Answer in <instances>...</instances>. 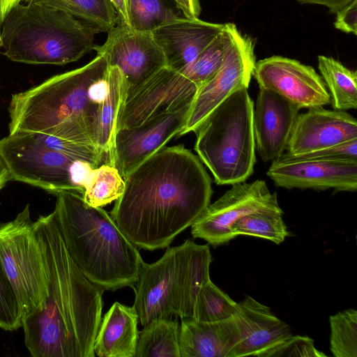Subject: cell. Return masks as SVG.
<instances>
[{"label": "cell", "mask_w": 357, "mask_h": 357, "mask_svg": "<svg viewBox=\"0 0 357 357\" xmlns=\"http://www.w3.org/2000/svg\"><path fill=\"white\" fill-rule=\"evenodd\" d=\"M110 216L137 248H167L210 204L211 179L183 144L163 147L123 178Z\"/></svg>", "instance_id": "obj_1"}, {"label": "cell", "mask_w": 357, "mask_h": 357, "mask_svg": "<svg viewBox=\"0 0 357 357\" xmlns=\"http://www.w3.org/2000/svg\"><path fill=\"white\" fill-rule=\"evenodd\" d=\"M46 258L50 282L41 310L24 318L25 345L33 357H94L103 290L70 257L54 212L33 222Z\"/></svg>", "instance_id": "obj_2"}, {"label": "cell", "mask_w": 357, "mask_h": 357, "mask_svg": "<svg viewBox=\"0 0 357 357\" xmlns=\"http://www.w3.org/2000/svg\"><path fill=\"white\" fill-rule=\"evenodd\" d=\"M109 68L107 54L97 52L82 67L13 94L9 134L43 133L96 149V117L107 93Z\"/></svg>", "instance_id": "obj_3"}, {"label": "cell", "mask_w": 357, "mask_h": 357, "mask_svg": "<svg viewBox=\"0 0 357 357\" xmlns=\"http://www.w3.org/2000/svg\"><path fill=\"white\" fill-rule=\"evenodd\" d=\"M54 213L67 251L81 273L103 291L134 287L145 264L138 248L101 207L59 190Z\"/></svg>", "instance_id": "obj_4"}, {"label": "cell", "mask_w": 357, "mask_h": 357, "mask_svg": "<svg viewBox=\"0 0 357 357\" xmlns=\"http://www.w3.org/2000/svg\"><path fill=\"white\" fill-rule=\"evenodd\" d=\"M96 26L63 10L20 3L1 24L3 54L29 64L64 65L93 50Z\"/></svg>", "instance_id": "obj_5"}, {"label": "cell", "mask_w": 357, "mask_h": 357, "mask_svg": "<svg viewBox=\"0 0 357 357\" xmlns=\"http://www.w3.org/2000/svg\"><path fill=\"white\" fill-rule=\"evenodd\" d=\"M211 261L208 245L185 240L168 248L156 261L145 263L133 287L140 324L174 316L193 319L199 291L211 280Z\"/></svg>", "instance_id": "obj_6"}, {"label": "cell", "mask_w": 357, "mask_h": 357, "mask_svg": "<svg viewBox=\"0 0 357 357\" xmlns=\"http://www.w3.org/2000/svg\"><path fill=\"white\" fill-rule=\"evenodd\" d=\"M254 102L241 88L214 108L194 130L195 151L218 185L245 182L253 174Z\"/></svg>", "instance_id": "obj_7"}, {"label": "cell", "mask_w": 357, "mask_h": 357, "mask_svg": "<svg viewBox=\"0 0 357 357\" xmlns=\"http://www.w3.org/2000/svg\"><path fill=\"white\" fill-rule=\"evenodd\" d=\"M0 260L24 318L43 309L48 295V265L30 217L29 205L0 223Z\"/></svg>", "instance_id": "obj_8"}, {"label": "cell", "mask_w": 357, "mask_h": 357, "mask_svg": "<svg viewBox=\"0 0 357 357\" xmlns=\"http://www.w3.org/2000/svg\"><path fill=\"white\" fill-rule=\"evenodd\" d=\"M0 153L13 181L50 193L73 190L81 195L97 166L42 146L26 132H16L0 139Z\"/></svg>", "instance_id": "obj_9"}, {"label": "cell", "mask_w": 357, "mask_h": 357, "mask_svg": "<svg viewBox=\"0 0 357 357\" xmlns=\"http://www.w3.org/2000/svg\"><path fill=\"white\" fill-rule=\"evenodd\" d=\"M261 211L283 213L277 193H272L264 180L234 183L192 224L191 234L217 247L236 238L231 226L237 220Z\"/></svg>", "instance_id": "obj_10"}, {"label": "cell", "mask_w": 357, "mask_h": 357, "mask_svg": "<svg viewBox=\"0 0 357 357\" xmlns=\"http://www.w3.org/2000/svg\"><path fill=\"white\" fill-rule=\"evenodd\" d=\"M256 58L253 39L234 29L232 40L216 74L197 91L185 126L178 136L194 132L219 104L236 91L248 88Z\"/></svg>", "instance_id": "obj_11"}, {"label": "cell", "mask_w": 357, "mask_h": 357, "mask_svg": "<svg viewBox=\"0 0 357 357\" xmlns=\"http://www.w3.org/2000/svg\"><path fill=\"white\" fill-rule=\"evenodd\" d=\"M199 87L183 74L165 66L128 91L117 130L135 127L158 115L191 105Z\"/></svg>", "instance_id": "obj_12"}, {"label": "cell", "mask_w": 357, "mask_h": 357, "mask_svg": "<svg viewBox=\"0 0 357 357\" xmlns=\"http://www.w3.org/2000/svg\"><path fill=\"white\" fill-rule=\"evenodd\" d=\"M259 88L278 93L300 109L331 104L322 77L310 66L281 56L256 61L253 74Z\"/></svg>", "instance_id": "obj_13"}, {"label": "cell", "mask_w": 357, "mask_h": 357, "mask_svg": "<svg viewBox=\"0 0 357 357\" xmlns=\"http://www.w3.org/2000/svg\"><path fill=\"white\" fill-rule=\"evenodd\" d=\"M93 50L107 54L109 66L119 68L130 91L166 66L164 53L151 32H141L117 23L105 42Z\"/></svg>", "instance_id": "obj_14"}, {"label": "cell", "mask_w": 357, "mask_h": 357, "mask_svg": "<svg viewBox=\"0 0 357 357\" xmlns=\"http://www.w3.org/2000/svg\"><path fill=\"white\" fill-rule=\"evenodd\" d=\"M266 174L275 185L288 190L355 192L357 159H293L280 156L272 161Z\"/></svg>", "instance_id": "obj_15"}, {"label": "cell", "mask_w": 357, "mask_h": 357, "mask_svg": "<svg viewBox=\"0 0 357 357\" xmlns=\"http://www.w3.org/2000/svg\"><path fill=\"white\" fill-rule=\"evenodd\" d=\"M191 105L158 115L142 124L117 130L114 167L124 178L140 162L183 130Z\"/></svg>", "instance_id": "obj_16"}, {"label": "cell", "mask_w": 357, "mask_h": 357, "mask_svg": "<svg viewBox=\"0 0 357 357\" xmlns=\"http://www.w3.org/2000/svg\"><path fill=\"white\" fill-rule=\"evenodd\" d=\"M357 139V121L345 111L309 108L298 114L284 154L298 155Z\"/></svg>", "instance_id": "obj_17"}, {"label": "cell", "mask_w": 357, "mask_h": 357, "mask_svg": "<svg viewBox=\"0 0 357 357\" xmlns=\"http://www.w3.org/2000/svg\"><path fill=\"white\" fill-rule=\"evenodd\" d=\"M299 110L275 91L259 88L252 119L255 149L264 162L284 153Z\"/></svg>", "instance_id": "obj_18"}, {"label": "cell", "mask_w": 357, "mask_h": 357, "mask_svg": "<svg viewBox=\"0 0 357 357\" xmlns=\"http://www.w3.org/2000/svg\"><path fill=\"white\" fill-rule=\"evenodd\" d=\"M223 28L224 24L183 17L156 29L151 33L164 53L166 66L181 73L196 59Z\"/></svg>", "instance_id": "obj_19"}, {"label": "cell", "mask_w": 357, "mask_h": 357, "mask_svg": "<svg viewBox=\"0 0 357 357\" xmlns=\"http://www.w3.org/2000/svg\"><path fill=\"white\" fill-rule=\"evenodd\" d=\"M233 318L243 340L229 357L257 356L292 335L289 325L275 317L268 306L250 296L237 303Z\"/></svg>", "instance_id": "obj_20"}, {"label": "cell", "mask_w": 357, "mask_h": 357, "mask_svg": "<svg viewBox=\"0 0 357 357\" xmlns=\"http://www.w3.org/2000/svg\"><path fill=\"white\" fill-rule=\"evenodd\" d=\"M242 340L233 317L214 322L183 318L178 333L180 357H229Z\"/></svg>", "instance_id": "obj_21"}, {"label": "cell", "mask_w": 357, "mask_h": 357, "mask_svg": "<svg viewBox=\"0 0 357 357\" xmlns=\"http://www.w3.org/2000/svg\"><path fill=\"white\" fill-rule=\"evenodd\" d=\"M139 318L135 307L115 302L104 315L93 351L99 357H135Z\"/></svg>", "instance_id": "obj_22"}, {"label": "cell", "mask_w": 357, "mask_h": 357, "mask_svg": "<svg viewBox=\"0 0 357 357\" xmlns=\"http://www.w3.org/2000/svg\"><path fill=\"white\" fill-rule=\"evenodd\" d=\"M128 89V83L119 68L109 66L107 93L98 108L94 132V146L103 164L114 166L115 137Z\"/></svg>", "instance_id": "obj_23"}, {"label": "cell", "mask_w": 357, "mask_h": 357, "mask_svg": "<svg viewBox=\"0 0 357 357\" xmlns=\"http://www.w3.org/2000/svg\"><path fill=\"white\" fill-rule=\"evenodd\" d=\"M318 68L335 110L357 108V72L333 57L318 56Z\"/></svg>", "instance_id": "obj_24"}, {"label": "cell", "mask_w": 357, "mask_h": 357, "mask_svg": "<svg viewBox=\"0 0 357 357\" xmlns=\"http://www.w3.org/2000/svg\"><path fill=\"white\" fill-rule=\"evenodd\" d=\"M178 333L176 319L150 322L138 333L135 357H180Z\"/></svg>", "instance_id": "obj_25"}, {"label": "cell", "mask_w": 357, "mask_h": 357, "mask_svg": "<svg viewBox=\"0 0 357 357\" xmlns=\"http://www.w3.org/2000/svg\"><path fill=\"white\" fill-rule=\"evenodd\" d=\"M53 7L90 23L100 32H107L118 23L116 12L109 0H24Z\"/></svg>", "instance_id": "obj_26"}, {"label": "cell", "mask_w": 357, "mask_h": 357, "mask_svg": "<svg viewBox=\"0 0 357 357\" xmlns=\"http://www.w3.org/2000/svg\"><path fill=\"white\" fill-rule=\"evenodd\" d=\"M236 28V26L233 23L224 24L222 31L196 59L180 73L195 83L199 89L221 67Z\"/></svg>", "instance_id": "obj_27"}, {"label": "cell", "mask_w": 357, "mask_h": 357, "mask_svg": "<svg viewBox=\"0 0 357 357\" xmlns=\"http://www.w3.org/2000/svg\"><path fill=\"white\" fill-rule=\"evenodd\" d=\"M129 27L141 32H152L183 17L169 0H128Z\"/></svg>", "instance_id": "obj_28"}, {"label": "cell", "mask_w": 357, "mask_h": 357, "mask_svg": "<svg viewBox=\"0 0 357 357\" xmlns=\"http://www.w3.org/2000/svg\"><path fill=\"white\" fill-rule=\"evenodd\" d=\"M125 182L113 165L102 164L92 172L84 193L85 202L94 207L104 206L123 194Z\"/></svg>", "instance_id": "obj_29"}, {"label": "cell", "mask_w": 357, "mask_h": 357, "mask_svg": "<svg viewBox=\"0 0 357 357\" xmlns=\"http://www.w3.org/2000/svg\"><path fill=\"white\" fill-rule=\"evenodd\" d=\"M283 213L261 211L248 214L231 226L235 237L248 235L260 237L280 244L290 235L282 218Z\"/></svg>", "instance_id": "obj_30"}, {"label": "cell", "mask_w": 357, "mask_h": 357, "mask_svg": "<svg viewBox=\"0 0 357 357\" xmlns=\"http://www.w3.org/2000/svg\"><path fill=\"white\" fill-rule=\"evenodd\" d=\"M236 308L237 303L210 280L199 291L192 319L204 322L227 319L233 317Z\"/></svg>", "instance_id": "obj_31"}, {"label": "cell", "mask_w": 357, "mask_h": 357, "mask_svg": "<svg viewBox=\"0 0 357 357\" xmlns=\"http://www.w3.org/2000/svg\"><path fill=\"white\" fill-rule=\"evenodd\" d=\"M330 349L335 357H357V311L348 309L329 317Z\"/></svg>", "instance_id": "obj_32"}, {"label": "cell", "mask_w": 357, "mask_h": 357, "mask_svg": "<svg viewBox=\"0 0 357 357\" xmlns=\"http://www.w3.org/2000/svg\"><path fill=\"white\" fill-rule=\"evenodd\" d=\"M22 325L20 305L0 260V328L13 331L22 327Z\"/></svg>", "instance_id": "obj_33"}, {"label": "cell", "mask_w": 357, "mask_h": 357, "mask_svg": "<svg viewBox=\"0 0 357 357\" xmlns=\"http://www.w3.org/2000/svg\"><path fill=\"white\" fill-rule=\"evenodd\" d=\"M32 139L43 146L61 152L73 158L87 161L97 167L103 164L102 159L96 149L74 143L55 136L39 132H26Z\"/></svg>", "instance_id": "obj_34"}, {"label": "cell", "mask_w": 357, "mask_h": 357, "mask_svg": "<svg viewBox=\"0 0 357 357\" xmlns=\"http://www.w3.org/2000/svg\"><path fill=\"white\" fill-rule=\"evenodd\" d=\"M289 356L323 357L326 355L315 348L312 339L305 336L291 335L257 356V357Z\"/></svg>", "instance_id": "obj_35"}, {"label": "cell", "mask_w": 357, "mask_h": 357, "mask_svg": "<svg viewBox=\"0 0 357 357\" xmlns=\"http://www.w3.org/2000/svg\"><path fill=\"white\" fill-rule=\"evenodd\" d=\"M280 156L293 159H357V139L301 155L291 156L283 153Z\"/></svg>", "instance_id": "obj_36"}, {"label": "cell", "mask_w": 357, "mask_h": 357, "mask_svg": "<svg viewBox=\"0 0 357 357\" xmlns=\"http://www.w3.org/2000/svg\"><path fill=\"white\" fill-rule=\"evenodd\" d=\"M336 29L346 33L357 34V0H353L336 13Z\"/></svg>", "instance_id": "obj_37"}, {"label": "cell", "mask_w": 357, "mask_h": 357, "mask_svg": "<svg viewBox=\"0 0 357 357\" xmlns=\"http://www.w3.org/2000/svg\"><path fill=\"white\" fill-rule=\"evenodd\" d=\"M183 15L189 19H197L201 13L199 0H172Z\"/></svg>", "instance_id": "obj_38"}, {"label": "cell", "mask_w": 357, "mask_h": 357, "mask_svg": "<svg viewBox=\"0 0 357 357\" xmlns=\"http://www.w3.org/2000/svg\"><path fill=\"white\" fill-rule=\"evenodd\" d=\"M300 3L316 4L324 6L328 8L330 13H336L342 8L347 5L353 0H296Z\"/></svg>", "instance_id": "obj_39"}, {"label": "cell", "mask_w": 357, "mask_h": 357, "mask_svg": "<svg viewBox=\"0 0 357 357\" xmlns=\"http://www.w3.org/2000/svg\"><path fill=\"white\" fill-rule=\"evenodd\" d=\"M114 6L117 16L118 23L129 26L128 0H109Z\"/></svg>", "instance_id": "obj_40"}, {"label": "cell", "mask_w": 357, "mask_h": 357, "mask_svg": "<svg viewBox=\"0 0 357 357\" xmlns=\"http://www.w3.org/2000/svg\"><path fill=\"white\" fill-rule=\"evenodd\" d=\"M24 0H0V24L3 23L8 13Z\"/></svg>", "instance_id": "obj_41"}, {"label": "cell", "mask_w": 357, "mask_h": 357, "mask_svg": "<svg viewBox=\"0 0 357 357\" xmlns=\"http://www.w3.org/2000/svg\"><path fill=\"white\" fill-rule=\"evenodd\" d=\"M13 180L9 168L0 153V190Z\"/></svg>", "instance_id": "obj_42"}, {"label": "cell", "mask_w": 357, "mask_h": 357, "mask_svg": "<svg viewBox=\"0 0 357 357\" xmlns=\"http://www.w3.org/2000/svg\"><path fill=\"white\" fill-rule=\"evenodd\" d=\"M2 45H3V42H2V38H1V25L0 24V51H1V49L2 48Z\"/></svg>", "instance_id": "obj_43"}]
</instances>
